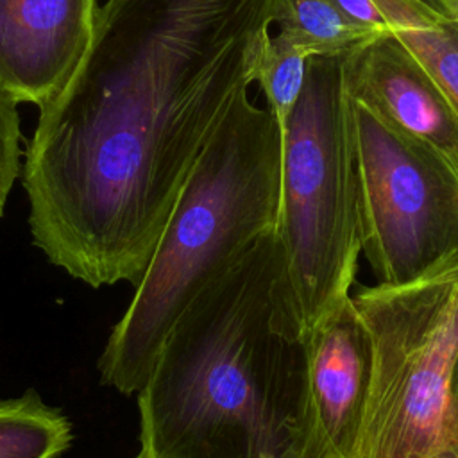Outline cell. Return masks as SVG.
<instances>
[{"label": "cell", "instance_id": "ac0fdd59", "mask_svg": "<svg viewBox=\"0 0 458 458\" xmlns=\"http://www.w3.org/2000/svg\"><path fill=\"white\" fill-rule=\"evenodd\" d=\"M136 458H138V456H136Z\"/></svg>", "mask_w": 458, "mask_h": 458}, {"label": "cell", "instance_id": "9c48e42d", "mask_svg": "<svg viewBox=\"0 0 458 458\" xmlns=\"http://www.w3.org/2000/svg\"><path fill=\"white\" fill-rule=\"evenodd\" d=\"M347 95L458 165V113L447 95L392 34L342 57Z\"/></svg>", "mask_w": 458, "mask_h": 458}, {"label": "cell", "instance_id": "6da1fadb", "mask_svg": "<svg viewBox=\"0 0 458 458\" xmlns=\"http://www.w3.org/2000/svg\"><path fill=\"white\" fill-rule=\"evenodd\" d=\"M279 0H106L39 107L21 182L32 243L91 288L138 286L175 200L256 79Z\"/></svg>", "mask_w": 458, "mask_h": 458}, {"label": "cell", "instance_id": "3957f363", "mask_svg": "<svg viewBox=\"0 0 458 458\" xmlns=\"http://www.w3.org/2000/svg\"><path fill=\"white\" fill-rule=\"evenodd\" d=\"M283 138L270 107L236 95L206 141L134 295L109 333L100 383L136 394L186 306L263 234L276 231Z\"/></svg>", "mask_w": 458, "mask_h": 458}, {"label": "cell", "instance_id": "8992f818", "mask_svg": "<svg viewBox=\"0 0 458 458\" xmlns=\"http://www.w3.org/2000/svg\"><path fill=\"white\" fill-rule=\"evenodd\" d=\"M351 109L361 252L377 284H408L458 267V165L367 104L351 98Z\"/></svg>", "mask_w": 458, "mask_h": 458}, {"label": "cell", "instance_id": "9a60e30c", "mask_svg": "<svg viewBox=\"0 0 458 458\" xmlns=\"http://www.w3.org/2000/svg\"><path fill=\"white\" fill-rule=\"evenodd\" d=\"M331 4L352 23L365 27L369 30L385 34L390 32L388 23L385 21L379 9L372 0H331Z\"/></svg>", "mask_w": 458, "mask_h": 458}, {"label": "cell", "instance_id": "2e32d148", "mask_svg": "<svg viewBox=\"0 0 458 458\" xmlns=\"http://www.w3.org/2000/svg\"><path fill=\"white\" fill-rule=\"evenodd\" d=\"M451 386H453V401H454V410H456V419H458V354H456L454 367H453Z\"/></svg>", "mask_w": 458, "mask_h": 458}, {"label": "cell", "instance_id": "5b68a950", "mask_svg": "<svg viewBox=\"0 0 458 458\" xmlns=\"http://www.w3.org/2000/svg\"><path fill=\"white\" fill-rule=\"evenodd\" d=\"M352 304L369 338L352 458H458V267L408 284L363 286Z\"/></svg>", "mask_w": 458, "mask_h": 458}, {"label": "cell", "instance_id": "277c9868", "mask_svg": "<svg viewBox=\"0 0 458 458\" xmlns=\"http://www.w3.org/2000/svg\"><path fill=\"white\" fill-rule=\"evenodd\" d=\"M281 138L276 236L308 333L351 299L361 254L358 148L342 59L310 57Z\"/></svg>", "mask_w": 458, "mask_h": 458}, {"label": "cell", "instance_id": "7c38bea8", "mask_svg": "<svg viewBox=\"0 0 458 458\" xmlns=\"http://www.w3.org/2000/svg\"><path fill=\"white\" fill-rule=\"evenodd\" d=\"M274 23L310 57L342 59L381 36L347 20L331 0H279Z\"/></svg>", "mask_w": 458, "mask_h": 458}, {"label": "cell", "instance_id": "52a82bcc", "mask_svg": "<svg viewBox=\"0 0 458 458\" xmlns=\"http://www.w3.org/2000/svg\"><path fill=\"white\" fill-rule=\"evenodd\" d=\"M369 383V338L352 295L306 333L301 458H352Z\"/></svg>", "mask_w": 458, "mask_h": 458}, {"label": "cell", "instance_id": "30bf717a", "mask_svg": "<svg viewBox=\"0 0 458 458\" xmlns=\"http://www.w3.org/2000/svg\"><path fill=\"white\" fill-rule=\"evenodd\" d=\"M458 113V13L451 0H372Z\"/></svg>", "mask_w": 458, "mask_h": 458}, {"label": "cell", "instance_id": "5bb4252c", "mask_svg": "<svg viewBox=\"0 0 458 458\" xmlns=\"http://www.w3.org/2000/svg\"><path fill=\"white\" fill-rule=\"evenodd\" d=\"M18 100L0 84V216L14 181L21 174V129Z\"/></svg>", "mask_w": 458, "mask_h": 458}, {"label": "cell", "instance_id": "e0dca14e", "mask_svg": "<svg viewBox=\"0 0 458 458\" xmlns=\"http://www.w3.org/2000/svg\"><path fill=\"white\" fill-rule=\"evenodd\" d=\"M451 4H453V7H454L456 13H458V0H451Z\"/></svg>", "mask_w": 458, "mask_h": 458}, {"label": "cell", "instance_id": "7a4b0ae2", "mask_svg": "<svg viewBox=\"0 0 458 458\" xmlns=\"http://www.w3.org/2000/svg\"><path fill=\"white\" fill-rule=\"evenodd\" d=\"M138 394V458H301L306 333L276 231L170 327Z\"/></svg>", "mask_w": 458, "mask_h": 458}, {"label": "cell", "instance_id": "ba28073f", "mask_svg": "<svg viewBox=\"0 0 458 458\" xmlns=\"http://www.w3.org/2000/svg\"><path fill=\"white\" fill-rule=\"evenodd\" d=\"M95 9V0H0V84L18 102H48L84 55Z\"/></svg>", "mask_w": 458, "mask_h": 458}, {"label": "cell", "instance_id": "8fae6325", "mask_svg": "<svg viewBox=\"0 0 458 458\" xmlns=\"http://www.w3.org/2000/svg\"><path fill=\"white\" fill-rule=\"evenodd\" d=\"M70 444L68 417L34 390L0 401V458H57Z\"/></svg>", "mask_w": 458, "mask_h": 458}, {"label": "cell", "instance_id": "4fadbf2b", "mask_svg": "<svg viewBox=\"0 0 458 458\" xmlns=\"http://www.w3.org/2000/svg\"><path fill=\"white\" fill-rule=\"evenodd\" d=\"M308 61V52L283 32L268 36L259 54L254 81H258L265 91L281 134L304 89Z\"/></svg>", "mask_w": 458, "mask_h": 458}]
</instances>
